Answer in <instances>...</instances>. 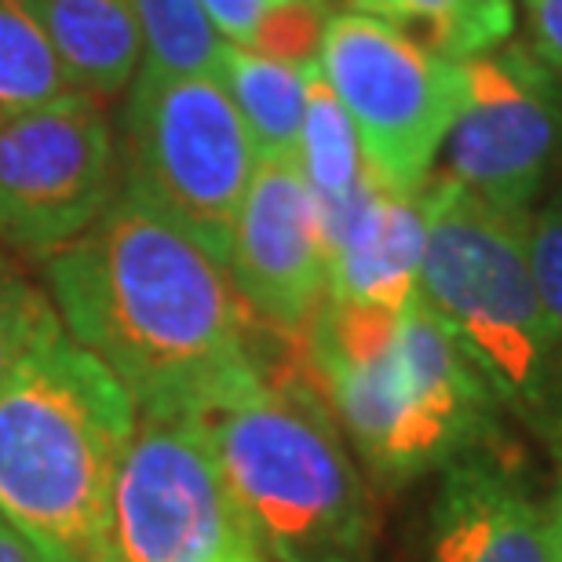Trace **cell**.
<instances>
[{
  "instance_id": "obj_1",
  "label": "cell",
  "mask_w": 562,
  "mask_h": 562,
  "mask_svg": "<svg viewBox=\"0 0 562 562\" xmlns=\"http://www.w3.org/2000/svg\"><path fill=\"white\" fill-rule=\"evenodd\" d=\"M41 278L66 336L121 380L139 417L205 420L281 366L227 263L125 187Z\"/></svg>"
},
{
  "instance_id": "obj_2",
  "label": "cell",
  "mask_w": 562,
  "mask_h": 562,
  "mask_svg": "<svg viewBox=\"0 0 562 562\" xmlns=\"http://www.w3.org/2000/svg\"><path fill=\"white\" fill-rule=\"evenodd\" d=\"M300 358L384 486H406L504 438L497 398L420 292L398 314L325 296L300 333Z\"/></svg>"
},
{
  "instance_id": "obj_3",
  "label": "cell",
  "mask_w": 562,
  "mask_h": 562,
  "mask_svg": "<svg viewBox=\"0 0 562 562\" xmlns=\"http://www.w3.org/2000/svg\"><path fill=\"white\" fill-rule=\"evenodd\" d=\"M136 420L121 380L66 333L0 387V515L41 562H117L110 501Z\"/></svg>"
},
{
  "instance_id": "obj_4",
  "label": "cell",
  "mask_w": 562,
  "mask_h": 562,
  "mask_svg": "<svg viewBox=\"0 0 562 562\" xmlns=\"http://www.w3.org/2000/svg\"><path fill=\"white\" fill-rule=\"evenodd\" d=\"M530 212H508L431 176L420 300L446 325L504 417L562 468V329L526 256Z\"/></svg>"
},
{
  "instance_id": "obj_5",
  "label": "cell",
  "mask_w": 562,
  "mask_h": 562,
  "mask_svg": "<svg viewBox=\"0 0 562 562\" xmlns=\"http://www.w3.org/2000/svg\"><path fill=\"white\" fill-rule=\"evenodd\" d=\"M267 562H369L373 504L300 340L252 398L201 420Z\"/></svg>"
},
{
  "instance_id": "obj_6",
  "label": "cell",
  "mask_w": 562,
  "mask_h": 562,
  "mask_svg": "<svg viewBox=\"0 0 562 562\" xmlns=\"http://www.w3.org/2000/svg\"><path fill=\"white\" fill-rule=\"evenodd\" d=\"M117 157L121 187L150 201L227 263L260 154L216 74L139 70L125 92Z\"/></svg>"
},
{
  "instance_id": "obj_7",
  "label": "cell",
  "mask_w": 562,
  "mask_h": 562,
  "mask_svg": "<svg viewBox=\"0 0 562 562\" xmlns=\"http://www.w3.org/2000/svg\"><path fill=\"white\" fill-rule=\"evenodd\" d=\"M318 70L362 143L366 165L398 194H417L464 106V63L384 19L336 11Z\"/></svg>"
},
{
  "instance_id": "obj_8",
  "label": "cell",
  "mask_w": 562,
  "mask_h": 562,
  "mask_svg": "<svg viewBox=\"0 0 562 562\" xmlns=\"http://www.w3.org/2000/svg\"><path fill=\"white\" fill-rule=\"evenodd\" d=\"M117 562L260 555L201 420L139 417L110 501Z\"/></svg>"
},
{
  "instance_id": "obj_9",
  "label": "cell",
  "mask_w": 562,
  "mask_h": 562,
  "mask_svg": "<svg viewBox=\"0 0 562 562\" xmlns=\"http://www.w3.org/2000/svg\"><path fill=\"white\" fill-rule=\"evenodd\" d=\"M121 190L103 103L70 92L0 128V252L44 263L74 245Z\"/></svg>"
},
{
  "instance_id": "obj_10",
  "label": "cell",
  "mask_w": 562,
  "mask_h": 562,
  "mask_svg": "<svg viewBox=\"0 0 562 562\" xmlns=\"http://www.w3.org/2000/svg\"><path fill=\"white\" fill-rule=\"evenodd\" d=\"M442 179L508 212H533L562 179V77L526 41L471 55Z\"/></svg>"
},
{
  "instance_id": "obj_11",
  "label": "cell",
  "mask_w": 562,
  "mask_h": 562,
  "mask_svg": "<svg viewBox=\"0 0 562 562\" xmlns=\"http://www.w3.org/2000/svg\"><path fill=\"white\" fill-rule=\"evenodd\" d=\"M227 271L245 307L281 336L307 329L329 292L322 212L296 161H260L231 234Z\"/></svg>"
},
{
  "instance_id": "obj_12",
  "label": "cell",
  "mask_w": 562,
  "mask_h": 562,
  "mask_svg": "<svg viewBox=\"0 0 562 562\" xmlns=\"http://www.w3.org/2000/svg\"><path fill=\"white\" fill-rule=\"evenodd\" d=\"M427 562H552L548 504L504 438L442 468Z\"/></svg>"
},
{
  "instance_id": "obj_13",
  "label": "cell",
  "mask_w": 562,
  "mask_h": 562,
  "mask_svg": "<svg viewBox=\"0 0 562 562\" xmlns=\"http://www.w3.org/2000/svg\"><path fill=\"white\" fill-rule=\"evenodd\" d=\"M322 212L329 256V300L406 311L420 292L427 249V187L417 194L387 190L369 172L351 198Z\"/></svg>"
},
{
  "instance_id": "obj_14",
  "label": "cell",
  "mask_w": 562,
  "mask_h": 562,
  "mask_svg": "<svg viewBox=\"0 0 562 562\" xmlns=\"http://www.w3.org/2000/svg\"><path fill=\"white\" fill-rule=\"evenodd\" d=\"M66 81L95 103L125 95L139 74L143 41L132 0H26Z\"/></svg>"
},
{
  "instance_id": "obj_15",
  "label": "cell",
  "mask_w": 562,
  "mask_h": 562,
  "mask_svg": "<svg viewBox=\"0 0 562 562\" xmlns=\"http://www.w3.org/2000/svg\"><path fill=\"white\" fill-rule=\"evenodd\" d=\"M216 77L238 106L260 161H296L307 110V66H289L252 48L223 44Z\"/></svg>"
},
{
  "instance_id": "obj_16",
  "label": "cell",
  "mask_w": 562,
  "mask_h": 562,
  "mask_svg": "<svg viewBox=\"0 0 562 562\" xmlns=\"http://www.w3.org/2000/svg\"><path fill=\"white\" fill-rule=\"evenodd\" d=\"M333 11L384 19L413 33L449 59H471L512 41L515 4L512 0H329Z\"/></svg>"
},
{
  "instance_id": "obj_17",
  "label": "cell",
  "mask_w": 562,
  "mask_h": 562,
  "mask_svg": "<svg viewBox=\"0 0 562 562\" xmlns=\"http://www.w3.org/2000/svg\"><path fill=\"white\" fill-rule=\"evenodd\" d=\"M296 165L303 179H307L318 209L340 205L369 176L358 132L351 117H347V110L340 106V99L325 85L318 63L307 66V110H303Z\"/></svg>"
},
{
  "instance_id": "obj_18",
  "label": "cell",
  "mask_w": 562,
  "mask_h": 562,
  "mask_svg": "<svg viewBox=\"0 0 562 562\" xmlns=\"http://www.w3.org/2000/svg\"><path fill=\"white\" fill-rule=\"evenodd\" d=\"M70 92L33 8L26 0H0V128Z\"/></svg>"
},
{
  "instance_id": "obj_19",
  "label": "cell",
  "mask_w": 562,
  "mask_h": 562,
  "mask_svg": "<svg viewBox=\"0 0 562 562\" xmlns=\"http://www.w3.org/2000/svg\"><path fill=\"white\" fill-rule=\"evenodd\" d=\"M143 41L139 70L194 77L216 74L223 41L209 22L201 0H132Z\"/></svg>"
},
{
  "instance_id": "obj_20",
  "label": "cell",
  "mask_w": 562,
  "mask_h": 562,
  "mask_svg": "<svg viewBox=\"0 0 562 562\" xmlns=\"http://www.w3.org/2000/svg\"><path fill=\"white\" fill-rule=\"evenodd\" d=\"M63 333L59 311L44 285L30 281L0 252V387L37 347Z\"/></svg>"
},
{
  "instance_id": "obj_21",
  "label": "cell",
  "mask_w": 562,
  "mask_h": 562,
  "mask_svg": "<svg viewBox=\"0 0 562 562\" xmlns=\"http://www.w3.org/2000/svg\"><path fill=\"white\" fill-rule=\"evenodd\" d=\"M333 15L329 0H285L260 22L249 48L289 66H311L318 63Z\"/></svg>"
},
{
  "instance_id": "obj_22",
  "label": "cell",
  "mask_w": 562,
  "mask_h": 562,
  "mask_svg": "<svg viewBox=\"0 0 562 562\" xmlns=\"http://www.w3.org/2000/svg\"><path fill=\"white\" fill-rule=\"evenodd\" d=\"M526 256L548 314L562 329V179L537 201L526 231Z\"/></svg>"
},
{
  "instance_id": "obj_23",
  "label": "cell",
  "mask_w": 562,
  "mask_h": 562,
  "mask_svg": "<svg viewBox=\"0 0 562 562\" xmlns=\"http://www.w3.org/2000/svg\"><path fill=\"white\" fill-rule=\"evenodd\" d=\"M278 4H285V0H201V8H205V15L220 37L227 44H238V48H249L260 22Z\"/></svg>"
},
{
  "instance_id": "obj_24",
  "label": "cell",
  "mask_w": 562,
  "mask_h": 562,
  "mask_svg": "<svg viewBox=\"0 0 562 562\" xmlns=\"http://www.w3.org/2000/svg\"><path fill=\"white\" fill-rule=\"evenodd\" d=\"M530 48L562 77V0H526Z\"/></svg>"
},
{
  "instance_id": "obj_25",
  "label": "cell",
  "mask_w": 562,
  "mask_h": 562,
  "mask_svg": "<svg viewBox=\"0 0 562 562\" xmlns=\"http://www.w3.org/2000/svg\"><path fill=\"white\" fill-rule=\"evenodd\" d=\"M0 562H41L37 552L22 541V533H15L4 515H0Z\"/></svg>"
},
{
  "instance_id": "obj_26",
  "label": "cell",
  "mask_w": 562,
  "mask_h": 562,
  "mask_svg": "<svg viewBox=\"0 0 562 562\" xmlns=\"http://www.w3.org/2000/svg\"><path fill=\"white\" fill-rule=\"evenodd\" d=\"M548 522H552V562H562V471L552 501H548Z\"/></svg>"
},
{
  "instance_id": "obj_27",
  "label": "cell",
  "mask_w": 562,
  "mask_h": 562,
  "mask_svg": "<svg viewBox=\"0 0 562 562\" xmlns=\"http://www.w3.org/2000/svg\"><path fill=\"white\" fill-rule=\"evenodd\" d=\"M234 562H267L263 555H245V559H234Z\"/></svg>"
}]
</instances>
